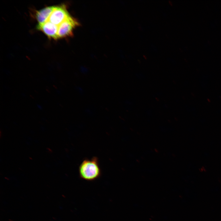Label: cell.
I'll return each mask as SVG.
<instances>
[{
    "instance_id": "1",
    "label": "cell",
    "mask_w": 221,
    "mask_h": 221,
    "mask_svg": "<svg viewBox=\"0 0 221 221\" xmlns=\"http://www.w3.org/2000/svg\"><path fill=\"white\" fill-rule=\"evenodd\" d=\"M79 173L80 178L87 181H92L98 179L101 174L98 158L94 157L83 160L79 166Z\"/></svg>"
},
{
    "instance_id": "4",
    "label": "cell",
    "mask_w": 221,
    "mask_h": 221,
    "mask_svg": "<svg viewBox=\"0 0 221 221\" xmlns=\"http://www.w3.org/2000/svg\"><path fill=\"white\" fill-rule=\"evenodd\" d=\"M37 29L43 32L48 37L54 39H58V26L48 21L45 22L37 25Z\"/></svg>"
},
{
    "instance_id": "5",
    "label": "cell",
    "mask_w": 221,
    "mask_h": 221,
    "mask_svg": "<svg viewBox=\"0 0 221 221\" xmlns=\"http://www.w3.org/2000/svg\"><path fill=\"white\" fill-rule=\"evenodd\" d=\"M55 6H51L47 7L37 11L36 17L39 24H43L48 21Z\"/></svg>"
},
{
    "instance_id": "3",
    "label": "cell",
    "mask_w": 221,
    "mask_h": 221,
    "mask_svg": "<svg viewBox=\"0 0 221 221\" xmlns=\"http://www.w3.org/2000/svg\"><path fill=\"white\" fill-rule=\"evenodd\" d=\"M70 15L65 5L56 6L48 21L58 26Z\"/></svg>"
},
{
    "instance_id": "2",
    "label": "cell",
    "mask_w": 221,
    "mask_h": 221,
    "mask_svg": "<svg viewBox=\"0 0 221 221\" xmlns=\"http://www.w3.org/2000/svg\"><path fill=\"white\" fill-rule=\"evenodd\" d=\"M79 25L77 20L70 15L58 26V39L71 36L73 30Z\"/></svg>"
}]
</instances>
